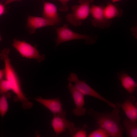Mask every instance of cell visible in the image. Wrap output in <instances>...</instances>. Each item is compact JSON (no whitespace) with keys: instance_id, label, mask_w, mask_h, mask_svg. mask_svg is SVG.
Here are the masks:
<instances>
[{"instance_id":"6da1fadb","label":"cell","mask_w":137,"mask_h":137,"mask_svg":"<svg viewBox=\"0 0 137 137\" xmlns=\"http://www.w3.org/2000/svg\"><path fill=\"white\" fill-rule=\"evenodd\" d=\"M113 109L111 112H100L90 108L88 113L95 120V126L103 129L110 137H122L125 130L120 123V110L117 107Z\"/></svg>"},{"instance_id":"7a4b0ae2","label":"cell","mask_w":137,"mask_h":137,"mask_svg":"<svg viewBox=\"0 0 137 137\" xmlns=\"http://www.w3.org/2000/svg\"><path fill=\"white\" fill-rule=\"evenodd\" d=\"M10 51L9 48H5L3 49L0 53V58L4 63V78L8 81L10 84L11 91L15 95L14 101L21 102L24 109H29L32 107L33 104L28 100L22 90L19 77L11 64L9 58Z\"/></svg>"},{"instance_id":"3957f363","label":"cell","mask_w":137,"mask_h":137,"mask_svg":"<svg viewBox=\"0 0 137 137\" xmlns=\"http://www.w3.org/2000/svg\"><path fill=\"white\" fill-rule=\"evenodd\" d=\"M56 30L57 34V38L55 40L56 48L63 42L76 40H84L86 44H93L96 42L98 38L96 35H88L74 32L70 29L66 24L61 27L56 28Z\"/></svg>"},{"instance_id":"277c9868","label":"cell","mask_w":137,"mask_h":137,"mask_svg":"<svg viewBox=\"0 0 137 137\" xmlns=\"http://www.w3.org/2000/svg\"><path fill=\"white\" fill-rule=\"evenodd\" d=\"M94 0H79L78 5H74L71 7L72 11L65 16L66 20L75 26L81 25L90 14V4Z\"/></svg>"},{"instance_id":"5b68a950","label":"cell","mask_w":137,"mask_h":137,"mask_svg":"<svg viewBox=\"0 0 137 137\" xmlns=\"http://www.w3.org/2000/svg\"><path fill=\"white\" fill-rule=\"evenodd\" d=\"M68 80L70 82H74V86L76 88L84 95L91 96L98 99L112 108L116 107V104L102 96L88 84L84 80H80L76 73H71L68 78Z\"/></svg>"},{"instance_id":"8992f818","label":"cell","mask_w":137,"mask_h":137,"mask_svg":"<svg viewBox=\"0 0 137 137\" xmlns=\"http://www.w3.org/2000/svg\"><path fill=\"white\" fill-rule=\"evenodd\" d=\"M12 46L23 57L36 59L39 63L46 58L44 55L40 54L35 46L24 41L14 39L13 41Z\"/></svg>"},{"instance_id":"52a82bcc","label":"cell","mask_w":137,"mask_h":137,"mask_svg":"<svg viewBox=\"0 0 137 137\" xmlns=\"http://www.w3.org/2000/svg\"><path fill=\"white\" fill-rule=\"evenodd\" d=\"M104 6L92 5L90 7V14L93 19L91 22L94 26L101 29L109 27L111 25V20L107 19L104 12Z\"/></svg>"},{"instance_id":"ba28073f","label":"cell","mask_w":137,"mask_h":137,"mask_svg":"<svg viewBox=\"0 0 137 137\" xmlns=\"http://www.w3.org/2000/svg\"><path fill=\"white\" fill-rule=\"evenodd\" d=\"M51 125L57 136L65 132L67 128L72 136L78 128L75 127L73 122L66 119V118L60 117L56 115H53Z\"/></svg>"},{"instance_id":"9c48e42d","label":"cell","mask_w":137,"mask_h":137,"mask_svg":"<svg viewBox=\"0 0 137 137\" xmlns=\"http://www.w3.org/2000/svg\"><path fill=\"white\" fill-rule=\"evenodd\" d=\"M67 88L71 94L76 106L73 113L78 116H83L87 112V109L83 107L85 104L84 95L78 91L71 82L68 83Z\"/></svg>"},{"instance_id":"30bf717a","label":"cell","mask_w":137,"mask_h":137,"mask_svg":"<svg viewBox=\"0 0 137 137\" xmlns=\"http://www.w3.org/2000/svg\"><path fill=\"white\" fill-rule=\"evenodd\" d=\"M35 99L48 109L53 115L62 117L66 118V112L63 110L59 97L45 99L39 96L35 98Z\"/></svg>"},{"instance_id":"8fae6325","label":"cell","mask_w":137,"mask_h":137,"mask_svg":"<svg viewBox=\"0 0 137 137\" xmlns=\"http://www.w3.org/2000/svg\"><path fill=\"white\" fill-rule=\"evenodd\" d=\"M135 100V97L133 95H131L128 97L123 102H118L116 105L118 108H122L128 119L133 122L136 123L137 103L135 105L133 104Z\"/></svg>"},{"instance_id":"7c38bea8","label":"cell","mask_w":137,"mask_h":137,"mask_svg":"<svg viewBox=\"0 0 137 137\" xmlns=\"http://www.w3.org/2000/svg\"><path fill=\"white\" fill-rule=\"evenodd\" d=\"M42 17L58 25L62 22V19L58 13L57 7L54 4L48 2H44Z\"/></svg>"},{"instance_id":"4fadbf2b","label":"cell","mask_w":137,"mask_h":137,"mask_svg":"<svg viewBox=\"0 0 137 137\" xmlns=\"http://www.w3.org/2000/svg\"><path fill=\"white\" fill-rule=\"evenodd\" d=\"M54 25L53 22L42 17L28 15L26 26L31 33H35L37 29Z\"/></svg>"},{"instance_id":"5bb4252c","label":"cell","mask_w":137,"mask_h":137,"mask_svg":"<svg viewBox=\"0 0 137 137\" xmlns=\"http://www.w3.org/2000/svg\"><path fill=\"white\" fill-rule=\"evenodd\" d=\"M117 75L123 87L129 94H133L137 87V84L134 79L125 70L117 73Z\"/></svg>"},{"instance_id":"9a60e30c","label":"cell","mask_w":137,"mask_h":137,"mask_svg":"<svg viewBox=\"0 0 137 137\" xmlns=\"http://www.w3.org/2000/svg\"><path fill=\"white\" fill-rule=\"evenodd\" d=\"M123 12L122 9L116 4L108 2L104 7V14L106 18L108 20L121 16Z\"/></svg>"},{"instance_id":"2e32d148","label":"cell","mask_w":137,"mask_h":137,"mask_svg":"<svg viewBox=\"0 0 137 137\" xmlns=\"http://www.w3.org/2000/svg\"><path fill=\"white\" fill-rule=\"evenodd\" d=\"M123 123L127 136L137 137V123H134L129 119L126 118L124 120Z\"/></svg>"},{"instance_id":"e0dca14e","label":"cell","mask_w":137,"mask_h":137,"mask_svg":"<svg viewBox=\"0 0 137 137\" xmlns=\"http://www.w3.org/2000/svg\"><path fill=\"white\" fill-rule=\"evenodd\" d=\"M11 97L9 92L0 95V115L3 117L8 109V104L7 99Z\"/></svg>"},{"instance_id":"ac0fdd59","label":"cell","mask_w":137,"mask_h":137,"mask_svg":"<svg viewBox=\"0 0 137 137\" xmlns=\"http://www.w3.org/2000/svg\"><path fill=\"white\" fill-rule=\"evenodd\" d=\"M10 84L6 79L4 78L0 80V95L11 90Z\"/></svg>"},{"instance_id":"d6986e66","label":"cell","mask_w":137,"mask_h":137,"mask_svg":"<svg viewBox=\"0 0 137 137\" xmlns=\"http://www.w3.org/2000/svg\"><path fill=\"white\" fill-rule=\"evenodd\" d=\"M88 137H109L108 134L104 130L98 128L91 132L88 135Z\"/></svg>"},{"instance_id":"ffe728a7","label":"cell","mask_w":137,"mask_h":137,"mask_svg":"<svg viewBox=\"0 0 137 137\" xmlns=\"http://www.w3.org/2000/svg\"><path fill=\"white\" fill-rule=\"evenodd\" d=\"M87 125H84L83 127L80 128L78 127V130L72 136L73 137H86L87 136L86 128Z\"/></svg>"},{"instance_id":"44dd1931","label":"cell","mask_w":137,"mask_h":137,"mask_svg":"<svg viewBox=\"0 0 137 137\" xmlns=\"http://www.w3.org/2000/svg\"><path fill=\"white\" fill-rule=\"evenodd\" d=\"M61 3L62 6L59 8V10L62 12L67 11L68 9L67 3L70 0H58Z\"/></svg>"},{"instance_id":"7402d4cb","label":"cell","mask_w":137,"mask_h":137,"mask_svg":"<svg viewBox=\"0 0 137 137\" xmlns=\"http://www.w3.org/2000/svg\"><path fill=\"white\" fill-rule=\"evenodd\" d=\"M2 3H0V17L4 14L6 12V9L5 6Z\"/></svg>"},{"instance_id":"603a6c76","label":"cell","mask_w":137,"mask_h":137,"mask_svg":"<svg viewBox=\"0 0 137 137\" xmlns=\"http://www.w3.org/2000/svg\"><path fill=\"white\" fill-rule=\"evenodd\" d=\"M5 71L4 69H0V80L4 78Z\"/></svg>"},{"instance_id":"cb8c5ba5","label":"cell","mask_w":137,"mask_h":137,"mask_svg":"<svg viewBox=\"0 0 137 137\" xmlns=\"http://www.w3.org/2000/svg\"><path fill=\"white\" fill-rule=\"evenodd\" d=\"M21 0H6L5 2L4 5H6L14 1H20Z\"/></svg>"},{"instance_id":"d4e9b609","label":"cell","mask_w":137,"mask_h":137,"mask_svg":"<svg viewBox=\"0 0 137 137\" xmlns=\"http://www.w3.org/2000/svg\"><path fill=\"white\" fill-rule=\"evenodd\" d=\"M112 3H115L117 2L120 1L121 0H111Z\"/></svg>"},{"instance_id":"484cf974","label":"cell","mask_w":137,"mask_h":137,"mask_svg":"<svg viewBox=\"0 0 137 137\" xmlns=\"http://www.w3.org/2000/svg\"><path fill=\"white\" fill-rule=\"evenodd\" d=\"M2 40V38L1 36V35L0 34V42Z\"/></svg>"}]
</instances>
